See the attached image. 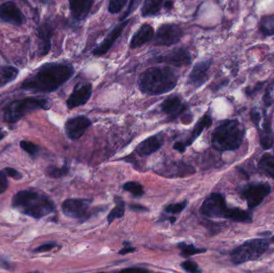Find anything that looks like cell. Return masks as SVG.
<instances>
[{
  "label": "cell",
  "instance_id": "obj_17",
  "mask_svg": "<svg viewBox=\"0 0 274 273\" xmlns=\"http://www.w3.org/2000/svg\"><path fill=\"white\" fill-rule=\"evenodd\" d=\"M0 19L14 26H21L25 18L20 9L12 1H7L0 5Z\"/></svg>",
  "mask_w": 274,
  "mask_h": 273
},
{
  "label": "cell",
  "instance_id": "obj_13",
  "mask_svg": "<svg viewBox=\"0 0 274 273\" xmlns=\"http://www.w3.org/2000/svg\"><path fill=\"white\" fill-rule=\"evenodd\" d=\"M212 59L197 62L187 76V85L195 87L196 89L203 86L209 79L208 71L212 66Z\"/></svg>",
  "mask_w": 274,
  "mask_h": 273
},
{
  "label": "cell",
  "instance_id": "obj_22",
  "mask_svg": "<svg viewBox=\"0 0 274 273\" xmlns=\"http://www.w3.org/2000/svg\"><path fill=\"white\" fill-rule=\"evenodd\" d=\"M93 0H69V9L73 19L83 21L86 19L92 7Z\"/></svg>",
  "mask_w": 274,
  "mask_h": 273
},
{
  "label": "cell",
  "instance_id": "obj_25",
  "mask_svg": "<svg viewBox=\"0 0 274 273\" xmlns=\"http://www.w3.org/2000/svg\"><path fill=\"white\" fill-rule=\"evenodd\" d=\"M259 30L265 36L274 35V14H266L261 18Z\"/></svg>",
  "mask_w": 274,
  "mask_h": 273
},
{
  "label": "cell",
  "instance_id": "obj_38",
  "mask_svg": "<svg viewBox=\"0 0 274 273\" xmlns=\"http://www.w3.org/2000/svg\"><path fill=\"white\" fill-rule=\"evenodd\" d=\"M263 101H264L266 107H270L274 103V98L273 96L272 92V85H270L266 89L264 96H263Z\"/></svg>",
  "mask_w": 274,
  "mask_h": 273
},
{
  "label": "cell",
  "instance_id": "obj_30",
  "mask_svg": "<svg viewBox=\"0 0 274 273\" xmlns=\"http://www.w3.org/2000/svg\"><path fill=\"white\" fill-rule=\"evenodd\" d=\"M178 249L181 250V256L187 258V257L193 256V255L200 254V253H205L206 249H198L193 245H187L186 243L182 242L178 245Z\"/></svg>",
  "mask_w": 274,
  "mask_h": 273
},
{
  "label": "cell",
  "instance_id": "obj_42",
  "mask_svg": "<svg viewBox=\"0 0 274 273\" xmlns=\"http://www.w3.org/2000/svg\"><path fill=\"white\" fill-rule=\"evenodd\" d=\"M4 172L6 173V176L9 177H11L14 180H21L23 178V175L21 174L19 172L15 170L12 168H6L4 169Z\"/></svg>",
  "mask_w": 274,
  "mask_h": 273
},
{
  "label": "cell",
  "instance_id": "obj_34",
  "mask_svg": "<svg viewBox=\"0 0 274 273\" xmlns=\"http://www.w3.org/2000/svg\"><path fill=\"white\" fill-rule=\"evenodd\" d=\"M187 200L181 202V203H172V204H169V205L165 207V211L167 212V213L176 215V214L181 213V212H182V211H183V209L187 207Z\"/></svg>",
  "mask_w": 274,
  "mask_h": 273
},
{
  "label": "cell",
  "instance_id": "obj_24",
  "mask_svg": "<svg viewBox=\"0 0 274 273\" xmlns=\"http://www.w3.org/2000/svg\"><path fill=\"white\" fill-rule=\"evenodd\" d=\"M165 0H144L141 7V15L144 18L157 16L161 12Z\"/></svg>",
  "mask_w": 274,
  "mask_h": 273
},
{
  "label": "cell",
  "instance_id": "obj_29",
  "mask_svg": "<svg viewBox=\"0 0 274 273\" xmlns=\"http://www.w3.org/2000/svg\"><path fill=\"white\" fill-rule=\"evenodd\" d=\"M46 175L51 178L59 179L65 177L69 173V166L68 164H64L61 168H58L53 165H50L45 170Z\"/></svg>",
  "mask_w": 274,
  "mask_h": 273
},
{
  "label": "cell",
  "instance_id": "obj_7",
  "mask_svg": "<svg viewBox=\"0 0 274 273\" xmlns=\"http://www.w3.org/2000/svg\"><path fill=\"white\" fill-rule=\"evenodd\" d=\"M269 239H252L246 240L240 246L231 251V261L233 265H240L250 261H257L270 249Z\"/></svg>",
  "mask_w": 274,
  "mask_h": 273
},
{
  "label": "cell",
  "instance_id": "obj_27",
  "mask_svg": "<svg viewBox=\"0 0 274 273\" xmlns=\"http://www.w3.org/2000/svg\"><path fill=\"white\" fill-rule=\"evenodd\" d=\"M18 74V69L13 67H3L0 68V88L15 80Z\"/></svg>",
  "mask_w": 274,
  "mask_h": 273
},
{
  "label": "cell",
  "instance_id": "obj_4",
  "mask_svg": "<svg viewBox=\"0 0 274 273\" xmlns=\"http://www.w3.org/2000/svg\"><path fill=\"white\" fill-rule=\"evenodd\" d=\"M245 128L238 119H225L212 132V145L218 152L237 150L243 143Z\"/></svg>",
  "mask_w": 274,
  "mask_h": 273
},
{
  "label": "cell",
  "instance_id": "obj_20",
  "mask_svg": "<svg viewBox=\"0 0 274 273\" xmlns=\"http://www.w3.org/2000/svg\"><path fill=\"white\" fill-rule=\"evenodd\" d=\"M154 36L155 31L153 26L149 23H144L132 35L129 43V47L131 49L138 48L153 40Z\"/></svg>",
  "mask_w": 274,
  "mask_h": 273
},
{
  "label": "cell",
  "instance_id": "obj_18",
  "mask_svg": "<svg viewBox=\"0 0 274 273\" xmlns=\"http://www.w3.org/2000/svg\"><path fill=\"white\" fill-rule=\"evenodd\" d=\"M164 142H165V138L163 134H157L147 138L146 140L141 142L136 148L135 152L140 156H150L162 148Z\"/></svg>",
  "mask_w": 274,
  "mask_h": 273
},
{
  "label": "cell",
  "instance_id": "obj_31",
  "mask_svg": "<svg viewBox=\"0 0 274 273\" xmlns=\"http://www.w3.org/2000/svg\"><path fill=\"white\" fill-rule=\"evenodd\" d=\"M123 189L136 197H140L144 195V188L142 185L136 181H129L124 183L123 185Z\"/></svg>",
  "mask_w": 274,
  "mask_h": 273
},
{
  "label": "cell",
  "instance_id": "obj_28",
  "mask_svg": "<svg viewBox=\"0 0 274 273\" xmlns=\"http://www.w3.org/2000/svg\"><path fill=\"white\" fill-rule=\"evenodd\" d=\"M115 207L111 210L110 213L108 214V216H107V222L109 224L112 223L115 219H120V218L123 217L124 215V211H125V209H124L125 203H124V200L121 198L119 197V196H115Z\"/></svg>",
  "mask_w": 274,
  "mask_h": 273
},
{
  "label": "cell",
  "instance_id": "obj_47",
  "mask_svg": "<svg viewBox=\"0 0 274 273\" xmlns=\"http://www.w3.org/2000/svg\"><path fill=\"white\" fill-rule=\"evenodd\" d=\"M6 132H5L4 130L2 129V128H1V127H0V141H1V140H3V138H4L5 136H6Z\"/></svg>",
  "mask_w": 274,
  "mask_h": 273
},
{
  "label": "cell",
  "instance_id": "obj_26",
  "mask_svg": "<svg viewBox=\"0 0 274 273\" xmlns=\"http://www.w3.org/2000/svg\"><path fill=\"white\" fill-rule=\"evenodd\" d=\"M258 168L265 174L274 180V156L270 154H265L262 156L258 162Z\"/></svg>",
  "mask_w": 274,
  "mask_h": 273
},
{
  "label": "cell",
  "instance_id": "obj_8",
  "mask_svg": "<svg viewBox=\"0 0 274 273\" xmlns=\"http://www.w3.org/2000/svg\"><path fill=\"white\" fill-rule=\"evenodd\" d=\"M271 192V186L266 182H257L245 185L240 193L247 203L250 209H254L264 201Z\"/></svg>",
  "mask_w": 274,
  "mask_h": 273
},
{
  "label": "cell",
  "instance_id": "obj_50",
  "mask_svg": "<svg viewBox=\"0 0 274 273\" xmlns=\"http://www.w3.org/2000/svg\"><path fill=\"white\" fill-rule=\"evenodd\" d=\"M273 85H274V84H273Z\"/></svg>",
  "mask_w": 274,
  "mask_h": 273
},
{
  "label": "cell",
  "instance_id": "obj_48",
  "mask_svg": "<svg viewBox=\"0 0 274 273\" xmlns=\"http://www.w3.org/2000/svg\"><path fill=\"white\" fill-rule=\"evenodd\" d=\"M42 2H49L50 0H40Z\"/></svg>",
  "mask_w": 274,
  "mask_h": 273
},
{
  "label": "cell",
  "instance_id": "obj_12",
  "mask_svg": "<svg viewBox=\"0 0 274 273\" xmlns=\"http://www.w3.org/2000/svg\"><path fill=\"white\" fill-rule=\"evenodd\" d=\"M92 94V85L90 83L77 84L72 91V94L67 99L66 104L68 109L76 108L86 104Z\"/></svg>",
  "mask_w": 274,
  "mask_h": 273
},
{
  "label": "cell",
  "instance_id": "obj_40",
  "mask_svg": "<svg viewBox=\"0 0 274 273\" xmlns=\"http://www.w3.org/2000/svg\"><path fill=\"white\" fill-rule=\"evenodd\" d=\"M250 118H251V120L253 123L255 124L256 127H260V123H261V120H262V115L258 111V109L253 108L251 110V112H250Z\"/></svg>",
  "mask_w": 274,
  "mask_h": 273
},
{
  "label": "cell",
  "instance_id": "obj_21",
  "mask_svg": "<svg viewBox=\"0 0 274 273\" xmlns=\"http://www.w3.org/2000/svg\"><path fill=\"white\" fill-rule=\"evenodd\" d=\"M38 36L40 39L39 54L40 56H46L52 47V37L54 33V26L50 22L43 23L37 30Z\"/></svg>",
  "mask_w": 274,
  "mask_h": 273
},
{
  "label": "cell",
  "instance_id": "obj_39",
  "mask_svg": "<svg viewBox=\"0 0 274 273\" xmlns=\"http://www.w3.org/2000/svg\"><path fill=\"white\" fill-rule=\"evenodd\" d=\"M8 187L7 176L4 170L0 171V194L4 193Z\"/></svg>",
  "mask_w": 274,
  "mask_h": 273
},
{
  "label": "cell",
  "instance_id": "obj_49",
  "mask_svg": "<svg viewBox=\"0 0 274 273\" xmlns=\"http://www.w3.org/2000/svg\"><path fill=\"white\" fill-rule=\"evenodd\" d=\"M270 241L272 243H274V236H273L272 238L270 239Z\"/></svg>",
  "mask_w": 274,
  "mask_h": 273
},
{
  "label": "cell",
  "instance_id": "obj_9",
  "mask_svg": "<svg viewBox=\"0 0 274 273\" xmlns=\"http://www.w3.org/2000/svg\"><path fill=\"white\" fill-rule=\"evenodd\" d=\"M183 32L182 27L175 23H165L157 28L153 38V44L159 47H169L181 42Z\"/></svg>",
  "mask_w": 274,
  "mask_h": 273
},
{
  "label": "cell",
  "instance_id": "obj_16",
  "mask_svg": "<svg viewBox=\"0 0 274 273\" xmlns=\"http://www.w3.org/2000/svg\"><path fill=\"white\" fill-rule=\"evenodd\" d=\"M212 123V119L209 114H205L203 115L200 120L196 123V126L192 131V133L187 138V140L185 141L176 142L173 148L181 153L185 152L186 148L191 146L192 143L201 135L203 131L207 127H210Z\"/></svg>",
  "mask_w": 274,
  "mask_h": 273
},
{
  "label": "cell",
  "instance_id": "obj_11",
  "mask_svg": "<svg viewBox=\"0 0 274 273\" xmlns=\"http://www.w3.org/2000/svg\"><path fill=\"white\" fill-rule=\"evenodd\" d=\"M91 200L86 199H68L62 204V212L68 217L87 220L91 216Z\"/></svg>",
  "mask_w": 274,
  "mask_h": 273
},
{
  "label": "cell",
  "instance_id": "obj_36",
  "mask_svg": "<svg viewBox=\"0 0 274 273\" xmlns=\"http://www.w3.org/2000/svg\"><path fill=\"white\" fill-rule=\"evenodd\" d=\"M140 0H130L129 3H128V8L126 10L124 14H123V16L120 18V21H124L127 19L130 14L132 12H134L136 7H138L139 4H140Z\"/></svg>",
  "mask_w": 274,
  "mask_h": 273
},
{
  "label": "cell",
  "instance_id": "obj_37",
  "mask_svg": "<svg viewBox=\"0 0 274 273\" xmlns=\"http://www.w3.org/2000/svg\"><path fill=\"white\" fill-rule=\"evenodd\" d=\"M266 81H264V82H259L258 83V84H256L254 87H247V88L245 89V94H246V95H248V96H253V95L257 94V93L260 92V91L262 90L263 87L266 85Z\"/></svg>",
  "mask_w": 274,
  "mask_h": 273
},
{
  "label": "cell",
  "instance_id": "obj_14",
  "mask_svg": "<svg viewBox=\"0 0 274 273\" xmlns=\"http://www.w3.org/2000/svg\"><path fill=\"white\" fill-rule=\"evenodd\" d=\"M129 22L128 19H125L124 21H120V23L115 25L109 33L106 35V37L103 39V41L101 42L99 45L93 50L91 52L93 56H102L107 54V52L111 49V47L114 45V43L120 37V35H122L123 31Z\"/></svg>",
  "mask_w": 274,
  "mask_h": 273
},
{
  "label": "cell",
  "instance_id": "obj_5",
  "mask_svg": "<svg viewBox=\"0 0 274 273\" xmlns=\"http://www.w3.org/2000/svg\"><path fill=\"white\" fill-rule=\"evenodd\" d=\"M200 212L208 218H222L238 223H251V214L240 207H229L225 195L213 192L200 207Z\"/></svg>",
  "mask_w": 274,
  "mask_h": 273
},
{
  "label": "cell",
  "instance_id": "obj_32",
  "mask_svg": "<svg viewBox=\"0 0 274 273\" xmlns=\"http://www.w3.org/2000/svg\"><path fill=\"white\" fill-rule=\"evenodd\" d=\"M20 148L23 151L27 152L29 156H31V158L35 159L37 156L38 153L39 152V147L36 144H33L30 141H26V140H22L19 143Z\"/></svg>",
  "mask_w": 274,
  "mask_h": 273
},
{
  "label": "cell",
  "instance_id": "obj_33",
  "mask_svg": "<svg viewBox=\"0 0 274 273\" xmlns=\"http://www.w3.org/2000/svg\"><path fill=\"white\" fill-rule=\"evenodd\" d=\"M128 0H110L108 3V12L110 14H115L119 13L123 10Z\"/></svg>",
  "mask_w": 274,
  "mask_h": 273
},
{
  "label": "cell",
  "instance_id": "obj_1",
  "mask_svg": "<svg viewBox=\"0 0 274 273\" xmlns=\"http://www.w3.org/2000/svg\"><path fill=\"white\" fill-rule=\"evenodd\" d=\"M74 67L66 63L43 64L32 76L22 83L20 89L35 93L56 91L74 75Z\"/></svg>",
  "mask_w": 274,
  "mask_h": 273
},
{
  "label": "cell",
  "instance_id": "obj_6",
  "mask_svg": "<svg viewBox=\"0 0 274 273\" xmlns=\"http://www.w3.org/2000/svg\"><path fill=\"white\" fill-rule=\"evenodd\" d=\"M50 103L48 99L38 97H27L13 101L4 111V120L6 123H14L20 120L27 114L37 110H48Z\"/></svg>",
  "mask_w": 274,
  "mask_h": 273
},
{
  "label": "cell",
  "instance_id": "obj_43",
  "mask_svg": "<svg viewBox=\"0 0 274 273\" xmlns=\"http://www.w3.org/2000/svg\"><path fill=\"white\" fill-rule=\"evenodd\" d=\"M121 272H128V273H149V270L141 269V268H128V269H123Z\"/></svg>",
  "mask_w": 274,
  "mask_h": 273
},
{
  "label": "cell",
  "instance_id": "obj_44",
  "mask_svg": "<svg viewBox=\"0 0 274 273\" xmlns=\"http://www.w3.org/2000/svg\"><path fill=\"white\" fill-rule=\"evenodd\" d=\"M135 251H136V248H134V247H128V248H124V249L119 251V254H128V253H134Z\"/></svg>",
  "mask_w": 274,
  "mask_h": 273
},
{
  "label": "cell",
  "instance_id": "obj_2",
  "mask_svg": "<svg viewBox=\"0 0 274 273\" xmlns=\"http://www.w3.org/2000/svg\"><path fill=\"white\" fill-rule=\"evenodd\" d=\"M179 78L178 71L171 67H152L140 75L137 84L144 94L161 95L175 89Z\"/></svg>",
  "mask_w": 274,
  "mask_h": 273
},
{
  "label": "cell",
  "instance_id": "obj_35",
  "mask_svg": "<svg viewBox=\"0 0 274 273\" xmlns=\"http://www.w3.org/2000/svg\"><path fill=\"white\" fill-rule=\"evenodd\" d=\"M182 269L184 270V271L187 272V273H201V270L199 269V266H198L196 262L192 261H183V263H182L181 265Z\"/></svg>",
  "mask_w": 274,
  "mask_h": 273
},
{
  "label": "cell",
  "instance_id": "obj_46",
  "mask_svg": "<svg viewBox=\"0 0 274 273\" xmlns=\"http://www.w3.org/2000/svg\"><path fill=\"white\" fill-rule=\"evenodd\" d=\"M164 6L165 9L167 10H171L173 7V0H165V3H164Z\"/></svg>",
  "mask_w": 274,
  "mask_h": 273
},
{
  "label": "cell",
  "instance_id": "obj_41",
  "mask_svg": "<svg viewBox=\"0 0 274 273\" xmlns=\"http://www.w3.org/2000/svg\"><path fill=\"white\" fill-rule=\"evenodd\" d=\"M56 246L57 245L55 242L48 243V244H44V245L37 247L36 249H34V252L35 253H46V252L55 249Z\"/></svg>",
  "mask_w": 274,
  "mask_h": 273
},
{
  "label": "cell",
  "instance_id": "obj_45",
  "mask_svg": "<svg viewBox=\"0 0 274 273\" xmlns=\"http://www.w3.org/2000/svg\"><path fill=\"white\" fill-rule=\"evenodd\" d=\"M130 209L135 212H148V209L146 207H144L140 205H131L129 206Z\"/></svg>",
  "mask_w": 274,
  "mask_h": 273
},
{
  "label": "cell",
  "instance_id": "obj_23",
  "mask_svg": "<svg viewBox=\"0 0 274 273\" xmlns=\"http://www.w3.org/2000/svg\"><path fill=\"white\" fill-rule=\"evenodd\" d=\"M261 145L265 150H269L274 145L272 127L270 119L265 115L264 123H262V129H260Z\"/></svg>",
  "mask_w": 274,
  "mask_h": 273
},
{
  "label": "cell",
  "instance_id": "obj_15",
  "mask_svg": "<svg viewBox=\"0 0 274 273\" xmlns=\"http://www.w3.org/2000/svg\"><path fill=\"white\" fill-rule=\"evenodd\" d=\"M91 125V121L85 115L71 118L65 123V132L70 140H77L82 137Z\"/></svg>",
  "mask_w": 274,
  "mask_h": 273
},
{
  "label": "cell",
  "instance_id": "obj_3",
  "mask_svg": "<svg viewBox=\"0 0 274 273\" xmlns=\"http://www.w3.org/2000/svg\"><path fill=\"white\" fill-rule=\"evenodd\" d=\"M13 208L20 213L39 220L56 212V205L48 195L31 190H22L14 195Z\"/></svg>",
  "mask_w": 274,
  "mask_h": 273
},
{
  "label": "cell",
  "instance_id": "obj_19",
  "mask_svg": "<svg viewBox=\"0 0 274 273\" xmlns=\"http://www.w3.org/2000/svg\"><path fill=\"white\" fill-rule=\"evenodd\" d=\"M161 107L164 113L169 115L171 119L178 118L187 109V105L178 95H173L165 99Z\"/></svg>",
  "mask_w": 274,
  "mask_h": 273
},
{
  "label": "cell",
  "instance_id": "obj_10",
  "mask_svg": "<svg viewBox=\"0 0 274 273\" xmlns=\"http://www.w3.org/2000/svg\"><path fill=\"white\" fill-rule=\"evenodd\" d=\"M151 61L153 64H165L182 68L192 64V56L185 47H175L165 54L154 56Z\"/></svg>",
  "mask_w": 274,
  "mask_h": 273
}]
</instances>
